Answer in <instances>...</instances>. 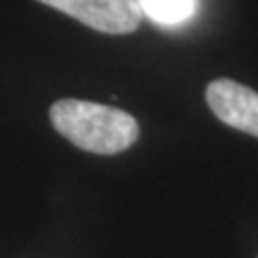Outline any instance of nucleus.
<instances>
[{
  "label": "nucleus",
  "instance_id": "obj_2",
  "mask_svg": "<svg viewBox=\"0 0 258 258\" xmlns=\"http://www.w3.org/2000/svg\"><path fill=\"white\" fill-rule=\"evenodd\" d=\"M39 3L108 35H129L140 26L142 20L138 0H39Z\"/></svg>",
  "mask_w": 258,
  "mask_h": 258
},
{
  "label": "nucleus",
  "instance_id": "obj_3",
  "mask_svg": "<svg viewBox=\"0 0 258 258\" xmlns=\"http://www.w3.org/2000/svg\"><path fill=\"white\" fill-rule=\"evenodd\" d=\"M207 103L222 123L258 138V93L228 78L207 86Z\"/></svg>",
  "mask_w": 258,
  "mask_h": 258
},
{
  "label": "nucleus",
  "instance_id": "obj_1",
  "mask_svg": "<svg viewBox=\"0 0 258 258\" xmlns=\"http://www.w3.org/2000/svg\"><path fill=\"white\" fill-rule=\"evenodd\" d=\"M50 120L62 138L97 155H116L140 138L138 120L125 110L84 99H58Z\"/></svg>",
  "mask_w": 258,
  "mask_h": 258
},
{
  "label": "nucleus",
  "instance_id": "obj_4",
  "mask_svg": "<svg viewBox=\"0 0 258 258\" xmlns=\"http://www.w3.org/2000/svg\"><path fill=\"white\" fill-rule=\"evenodd\" d=\"M138 7L159 24H179L194 13L196 0H138Z\"/></svg>",
  "mask_w": 258,
  "mask_h": 258
}]
</instances>
